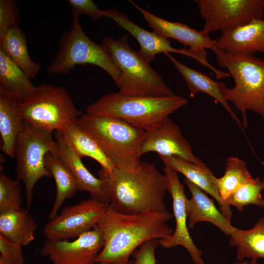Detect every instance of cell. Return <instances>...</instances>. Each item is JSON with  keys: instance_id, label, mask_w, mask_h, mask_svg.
Wrapping results in <instances>:
<instances>
[{"instance_id": "cell-36", "label": "cell", "mask_w": 264, "mask_h": 264, "mask_svg": "<svg viewBox=\"0 0 264 264\" xmlns=\"http://www.w3.org/2000/svg\"><path fill=\"white\" fill-rule=\"evenodd\" d=\"M0 264H14V263L5 259L0 256Z\"/></svg>"}, {"instance_id": "cell-7", "label": "cell", "mask_w": 264, "mask_h": 264, "mask_svg": "<svg viewBox=\"0 0 264 264\" xmlns=\"http://www.w3.org/2000/svg\"><path fill=\"white\" fill-rule=\"evenodd\" d=\"M79 18L72 15L71 28L62 32L59 50L47 72L66 74L76 66L90 64L106 71L116 85L121 77L120 70L102 44L95 43L85 33Z\"/></svg>"}, {"instance_id": "cell-9", "label": "cell", "mask_w": 264, "mask_h": 264, "mask_svg": "<svg viewBox=\"0 0 264 264\" xmlns=\"http://www.w3.org/2000/svg\"><path fill=\"white\" fill-rule=\"evenodd\" d=\"M53 131L42 129L24 121L18 137L15 156L16 173L25 187L27 210H29L36 183L44 177H52L46 169L44 159L51 152L58 154L57 142L53 138Z\"/></svg>"}, {"instance_id": "cell-29", "label": "cell", "mask_w": 264, "mask_h": 264, "mask_svg": "<svg viewBox=\"0 0 264 264\" xmlns=\"http://www.w3.org/2000/svg\"><path fill=\"white\" fill-rule=\"evenodd\" d=\"M225 164L223 175L216 177V183L221 198L226 202L231 194L253 176L248 170L246 163L238 157L227 158Z\"/></svg>"}, {"instance_id": "cell-16", "label": "cell", "mask_w": 264, "mask_h": 264, "mask_svg": "<svg viewBox=\"0 0 264 264\" xmlns=\"http://www.w3.org/2000/svg\"><path fill=\"white\" fill-rule=\"evenodd\" d=\"M184 182L191 194L186 202L188 226L192 228L197 223L205 221L217 227L225 235L233 237L238 229L216 207L214 200L187 179L184 178Z\"/></svg>"}, {"instance_id": "cell-3", "label": "cell", "mask_w": 264, "mask_h": 264, "mask_svg": "<svg viewBox=\"0 0 264 264\" xmlns=\"http://www.w3.org/2000/svg\"><path fill=\"white\" fill-rule=\"evenodd\" d=\"M78 122L97 141L115 168L132 171L139 167L144 130L109 116L85 113Z\"/></svg>"}, {"instance_id": "cell-39", "label": "cell", "mask_w": 264, "mask_h": 264, "mask_svg": "<svg viewBox=\"0 0 264 264\" xmlns=\"http://www.w3.org/2000/svg\"><path fill=\"white\" fill-rule=\"evenodd\" d=\"M240 264V262H236L234 264Z\"/></svg>"}, {"instance_id": "cell-30", "label": "cell", "mask_w": 264, "mask_h": 264, "mask_svg": "<svg viewBox=\"0 0 264 264\" xmlns=\"http://www.w3.org/2000/svg\"><path fill=\"white\" fill-rule=\"evenodd\" d=\"M263 191L264 180L259 177H252L231 194L226 202L230 206H234L240 211L250 204L264 207V198L261 193Z\"/></svg>"}, {"instance_id": "cell-25", "label": "cell", "mask_w": 264, "mask_h": 264, "mask_svg": "<svg viewBox=\"0 0 264 264\" xmlns=\"http://www.w3.org/2000/svg\"><path fill=\"white\" fill-rule=\"evenodd\" d=\"M37 227L28 210L0 213V235L22 246L34 241Z\"/></svg>"}, {"instance_id": "cell-26", "label": "cell", "mask_w": 264, "mask_h": 264, "mask_svg": "<svg viewBox=\"0 0 264 264\" xmlns=\"http://www.w3.org/2000/svg\"><path fill=\"white\" fill-rule=\"evenodd\" d=\"M0 49L30 78L40 71L41 66L31 58L25 33L19 26L10 29L0 40Z\"/></svg>"}, {"instance_id": "cell-31", "label": "cell", "mask_w": 264, "mask_h": 264, "mask_svg": "<svg viewBox=\"0 0 264 264\" xmlns=\"http://www.w3.org/2000/svg\"><path fill=\"white\" fill-rule=\"evenodd\" d=\"M21 189L19 180L0 174V213L21 210Z\"/></svg>"}, {"instance_id": "cell-12", "label": "cell", "mask_w": 264, "mask_h": 264, "mask_svg": "<svg viewBox=\"0 0 264 264\" xmlns=\"http://www.w3.org/2000/svg\"><path fill=\"white\" fill-rule=\"evenodd\" d=\"M103 245L102 233L97 225L72 241L46 239L40 254L53 264H94Z\"/></svg>"}, {"instance_id": "cell-41", "label": "cell", "mask_w": 264, "mask_h": 264, "mask_svg": "<svg viewBox=\"0 0 264 264\" xmlns=\"http://www.w3.org/2000/svg\"></svg>"}, {"instance_id": "cell-35", "label": "cell", "mask_w": 264, "mask_h": 264, "mask_svg": "<svg viewBox=\"0 0 264 264\" xmlns=\"http://www.w3.org/2000/svg\"><path fill=\"white\" fill-rule=\"evenodd\" d=\"M159 245V239H153L144 242L136 251L134 260L128 264H156L155 251Z\"/></svg>"}, {"instance_id": "cell-28", "label": "cell", "mask_w": 264, "mask_h": 264, "mask_svg": "<svg viewBox=\"0 0 264 264\" xmlns=\"http://www.w3.org/2000/svg\"><path fill=\"white\" fill-rule=\"evenodd\" d=\"M230 244L237 247V258L257 260L264 259V217L260 218L253 228L237 231L230 238Z\"/></svg>"}, {"instance_id": "cell-40", "label": "cell", "mask_w": 264, "mask_h": 264, "mask_svg": "<svg viewBox=\"0 0 264 264\" xmlns=\"http://www.w3.org/2000/svg\"><path fill=\"white\" fill-rule=\"evenodd\" d=\"M108 264L102 263V264Z\"/></svg>"}, {"instance_id": "cell-34", "label": "cell", "mask_w": 264, "mask_h": 264, "mask_svg": "<svg viewBox=\"0 0 264 264\" xmlns=\"http://www.w3.org/2000/svg\"><path fill=\"white\" fill-rule=\"evenodd\" d=\"M0 256L14 264H25L22 246L0 235Z\"/></svg>"}, {"instance_id": "cell-22", "label": "cell", "mask_w": 264, "mask_h": 264, "mask_svg": "<svg viewBox=\"0 0 264 264\" xmlns=\"http://www.w3.org/2000/svg\"><path fill=\"white\" fill-rule=\"evenodd\" d=\"M184 80L190 96L194 97L198 92L204 93L219 102L229 113L231 117L242 128V123L226 99L224 89L226 84L213 80L207 75L182 64L170 53L165 54Z\"/></svg>"}, {"instance_id": "cell-27", "label": "cell", "mask_w": 264, "mask_h": 264, "mask_svg": "<svg viewBox=\"0 0 264 264\" xmlns=\"http://www.w3.org/2000/svg\"><path fill=\"white\" fill-rule=\"evenodd\" d=\"M0 88L21 101L35 91L30 78L0 49Z\"/></svg>"}, {"instance_id": "cell-6", "label": "cell", "mask_w": 264, "mask_h": 264, "mask_svg": "<svg viewBox=\"0 0 264 264\" xmlns=\"http://www.w3.org/2000/svg\"><path fill=\"white\" fill-rule=\"evenodd\" d=\"M102 45L108 51L121 72L116 84L119 92L125 95L169 97L176 94L164 82L161 77L130 45L128 36L118 40L105 37Z\"/></svg>"}, {"instance_id": "cell-18", "label": "cell", "mask_w": 264, "mask_h": 264, "mask_svg": "<svg viewBox=\"0 0 264 264\" xmlns=\"http://www.w3.org/2000/svg\"><path fill=\"white\" fill-rule=\"evenodd\" d=\"M107 17L119 26L130 33L140 45L139 53L150 64L160 53L172 52L181 54L182 48L173 47L169 40L162 37L154 31L150 32L134 23L129 17L115 9L106 10Z\"/></svg>"}, {"instance_id": "cell-2", "label": "cell", "mask_w": 264, "mask_h": 264, "mask_svg": "<svg viewBox=\"0 0 264 264\" xmlns=\"http://www.w3.org/2000/svg\"><path fill=\"white\" fill-rule=\"evenodd\" d=\"M98 173L104 181L109 206L115 212L127 215L145 211L168 212L164 200L167 180L154 164L141 162L132 171L115 168L108 174Z\"/></svg>"}, {"instance_id": "cell-20", "label": "cell", "mask_w": 264, "mask_h": 264, "mask_svg": "<svg viewBox=\"0 0 264 264\" xmlns=\"http://www.w3.org/2000/svg\"><path fill=\"white\" fill-rule=\"evenodd\" d=\"M167 165L180 173L185 178L196 185L204 192L211 195L217 202L220 211L229 220L233 213L230 206L221 198L216 183V177L205 165H199L175 157H160Z\"/></svg>"}, {"instance_id": "cell-10", "label": "cell", "mask_w": 264, "mask_h": 264, "mask_svg": "<svg viewBox=\"0 0 264 264\" xmlns=\"http://www.w3.org/2000/svg\"><path fill=\"white\" fill-rule=\"evenodd\" d=\"M207 34L231 30L254 20L262 19L264 0H196Z\"/></svg>"}, {"instance_id": "cell-1", "label": "cell", "mask_w": 264, "mask_h": 264, "mask_svg": "<svg viewBox=\"0 0 264 264\" xmlns=\"http://www.w3.org/2000/svg\"><path fill=\"white\" fill-rule=\"evenodd\" d=\"M173 218L168 212L124 214L109 206L97 224L102 233L104 245L94 263L128 264L132 254L143 243L173 234L174 230L167 223Z\"/></svg>"}, {"instance_id": "cell-13", "label": "cell", "mask_w": 264, "mask_h": 264, "mask_svg": "<svg viewBox=\"0 0 264 264\" xmlns=\"http://www.w3.org/2000/svg\"><path fill=\"white\" fill-rule=\"evenodd\" d=\"M164 171L167 182V191L172 198L176 227L172 235L159 240V245L167 249L182 246L188 251L195 264H204L202 253L194 243L188 229L186 208L187 198L185 194L184 186L176 171L164 165Z\"/></svg>"}, {"instance_id": "cell-15", "label": "cell", "mask_w": 264, "mask_h": 264, "mask_svg": "<svg viewBox=\"0 0 264 264\" xmlns=\"http://www.w3.org/2000/svg\"><path fill=\"white\" fill-rule=\"evenodd\" d=\"M129 1L142 13L148 25L158 35L168 39H175L206 58H207L206 49L214 52L218 49L215 40L211 39L209 34L202 30H197L180 22L165 20L142 8L132 1Z\"/></svg>"}, {"instance_id": "cell-37", "label": "cell", "mask_w": 264, "mask_h": 264, "mask_svg": "<svg viewBox=\"0 0 264 264\" xmlns=\"http://www.w3.org/2000/svg\"><path fill=\"white\" fill-rule=\"evenodd\" d=\"M249 264H258L257 260H251Z\"/></svg>"}, {"instance_id": "cell-17", "label": "cell", "mask_w": 264, "mask_h": 264, "mask_svg": "<svg viewBox=\"0 0 264 264\" xmlns=\"http://www.w3.org/2000/svg\"><path fill=\"white\" fill-rule=\"evenodd\" d=\"M215 42L218 48L230 54L264 53V20H254L232 30L222 31Z\"/></svg>"}, {"instance_id": "cell-32", "label": "cell", "mask_w": 264, "mask_h": 264, "mask_svg": "<svg viewBox=\"0 0 264 264\" xmlns=\"http://www.w3.org/2000/svg\"><path fill=\"white\" fill-rule=\"evenodd\" d=\"M20 10L13 0H0V40L12 28L19 26Z\"/></svg>"}, {"instance_id": "cell-23", "label": "cell", "mask_w": 264, "mask_h": 264, "mask_svg": "<svg viewBox=\"0 0 264 264\" xmlns=\"http://www.w3.org/2000/svg\"><path fill=\"white\" fill-rule=\"evenodd\" d=\"M58 156L68 167L77 182L78 190L88 192L92 199L110 203L103 187V180L93 176L79 157L65 142L56 139Z\"/></svg>"}, {"instance_id": "cell-5", "label": "cell", "mask_w": 264, "mask_h": 264, "mask_svg": "<svg viewBox=\"0 0 264 264\" xmlns=\"http://www.w3.org/2000/svg\"><path fill=\"white\" fill-rule=\"evenodd\" d=\"M219 65L226 68L234 81L224 89L225 97L242 115V126H248L247 111L259 114L264 120V60L250 54L229 53L218 48L214 52Z\"/></svg>"}, {"instance_id": "cell-8", "label": "cell", "mask_w": 264, "mask_h": 264, "mask_svg": "<svg viewBox=\"0 0 264 264\" xmlns=\"http://www.w3.org/2000/svg\"><path fill=\"white\" fill-rule=\"evenodd\" d=\"M19 110L25 121L51 131L61 130L83 115L65 88L49 84L36 87L32 94L20 102Z\"/></svg>"}, {"instance_id": "cell-4", "label": "cell", "mask_w": 264, "mask_h": 264, "mask_svg": "<svg viewBox=\"0 0 264 264\" xmlns=\"http://www.w3.org/2000/svg\"><path fill=\"white\" fill-rule=\"evenodd\" d=\"M188 103L187 99L176 95L152 97L118 92L106 94L88 105L86 113L116 117L146 131L169 118Z\"/></svg>"}, {"instance_id": "cell-33", "label": "cell", "mask_w": 264, "mask_h": 264, "mask_svg": "<svg viewBox=\"0 0 264 264\" xmlns=\"http://www.w3.org/2000/svg\"><path fill=\"white\" fill-rule=\"evenodd\" d=\"M71 9L72 15L89 16L93 20H98L107 17L106 10L100 9L91 0H67Z\"/></svg>"}, {"instance_id": "cell-19", "label": "cell", "mask_w": 264, "mask_h": 264, "mask_svg": "<svg viewBox=\"0 0 264 264\" xmlns=\"http://www.w3.org/2000/svg\"><path fill=\"white\" fill-rule=\"evenodd\" d=\"M56 139L67 144L81 158L88 157L97 161L101 167L99 172L108 174L115 168L97 141L79 124L78 120L56 131Z\"/></svg>"}, {"instance_id": "cell-42", "label": "cell", "mask_w": 264, "mask_h": 264, "mask_svg": "<svg viewBox=\"0 0 264 264\" xmlns=\"http://www.w3.org/2000/svg\"></svg>"}, {"instance_id": "cell-14", "label": "cell", "mask_w": 264, "mask_h": 264, "mask_svg": "<svg viewBox=\"0 0 264 264\" xmlns=\"http://www.w3.org/2000/svg\"><path fill=\"white\" fill-rule=\"evenodd\" d=\"M150 152L156 153L159 157H175L198 165H205L193 154L180 127L169 117L145 131L141 154L142 155Z\"/></svg>"}, {"instance_id": "cell-38", "label": "cell", "mask_w": 264, "mask_h": 264, "mask_svg": "<svg viewBox=\"0 0 264 264\" xmlns=\"http://www.w3.org/2000/svg\"><path fill=\"white\" fill-rule=\"evenodd\" d=\"M239 264H249L246 261H243L241 262H240Z\"/></svg>"}, {"instance_id": "cell-24", "label": "cell", "mask_w": 264, "mask_h": 264, "mask_svg": "<svg viewBox=\"0 0 264 264\" xmlns=\"http://www.w3.org/2000/svg\"><path fill=\"white\" fill-rule=\"evenodd\" d=\"M44 164L54 178L56 185L55 198L49 214V219L52 220L58 214L64 202L74 196L79 190L71 171L57 154L48 153L45 157Z\"/></svg>"}, {"instance_id": "cell-11", "label": "cell", "mask_w": 264, "mask_h": 264, "mask_svg": "<svg viewBox=\"0 0 264 264\" xmlns=\"http://www.w3.org/2000/svg\"><path fill=\"white\" fill-rule=\"evenodd\" d=\"M109 203L90 198L64 207L44 228L46 239H75L96 226Z\"/></svg>"}, {"instance_id": "cell-21", "label": "cell", "mask_w": 264, "mask_h": 264, "mask_svg": "<svg viewBox=\"0 0 264 264\" xmlns=\"http://www.w3.org/2000/svg\"><path fill=\"white\" fill-rule=\"evenodd\" d=\"M21 102L0 88V151L12 158L15 156L17 140L24 122L20 112Z\"/></svg>"}]
</instances>
